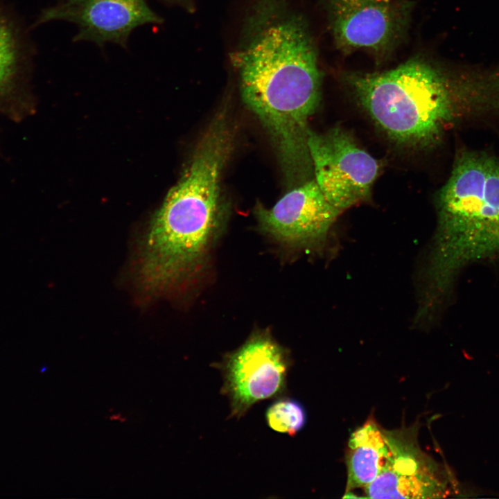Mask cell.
<instances>
[{
    "label": "cell",
    "instance_id": "cell-1",
    "mask_svg": "<svg viewBox=\"0 0 499 499\" xmlns=\"http://www.w3.org/2000/svg\"><path fill=\"white\" fill-rule=\"evenodd\" d=\"M342 78L377 129L398 146H437L471 100L486 96L497 78L461 72L417 56L380 72H345Z\"/></svg>",
    "mask_w": 499,
    "mask_h": 499
},
{
    "label": "cell",
    "instance_id": "cell-2",
    "mask_svg": "<svg viewBox=\"0 0 499 499\" xmlns=\"http://www.w3.org/2000/svg\"><path fill=\"white\" fill-rule=\"evenodd\" d=\"M231 151L219 137H202L156 212L137 266L138 281L148 294L172 290L204 261L220 228V177Z\"/></svg>",
    "mask_w": 499,
    "mask_h": 499
},
{
    "label": "cell",
    "instance_id": "cell-3",
    "mask_svg": "<svg viewBox=\"0 0 499 499\" xmlns=\"http://www.w3.org/2000/svg\"><path fill=\"white\" fill-rule=\"evenodd\" d=\"M437 226L419 272L418 306L437 312L466 266L499 255V159L457 156L436 199Z\"/></svg>",
    "mask_w": 499,
    "mask_h": 499
},
{
    "label": "cell",
    "instance_id": "cell-4",
    "mask_svg": "<svg viewBox=\"0 0 499 499\" xmlns=\"http://www.w3.org/2000/svg\"><path fill=\"white\" fill-rule=\"evenodd\" d=\"M315 180L327 200L341 213L369 200L380 170L378 161L345 129L308 131Z\"/></svg>",
    "mask_w": 499,
    "mask_h": 499
},
{
    "label": "cell",
    "instance_id": "cell-5",
    "mask_svg": "<svg viewBox=\"0 0 499 499\" xmlns=\"http://www.w3.org/2000/svg\"><path fill=\"white\" fill-rule=\"evenodd\" d=\"M290 365L288 351L266 333L254 334L227 354L219 367L231 416L240 418L255 403L284 394Z\"/></svg>",
    "mask_w": 499,
    "mask_h": 499
},
{
    "label": "cell",
    "instance_id": "cell-6",
    "mask_svg": "<svg viewBox=\"0 0 499 499\" xmlns=\"http://www.w3.org/2000/svg\"><path fill=\"white\" fill-rule=\"evenodd\" d=\"M417 423L383 428L389 455L376 479L364 488L370 498H440L448 495V471L419 446Z\"/></svg>",
    "mask_w": 499,
    "mask_h": 499
},
{
    "label": "cell",
    "instance_id": "cell-7",
    "mask_svg": "<svg viewBox=\"0 0 499 499\" xmlns=\"http://www.w3.org/2000/svg\"><path fill=\"white\" fill-rule=\"evenodd\" d=\"M411 5L404 0H330V18L340 50H365L381 56L405 33Z\"/></svg>",
    "mask_w": 499,
    "mask_h": 499
},
{
    "label": "cell",
    "instance_id": "cell-8",
    "mask_svg": "<svg viewBox=\"0 0 499 499\" xmlns=\"http://www.w3.org/2000/svg\"><path fill=\"white\" fill-rule=\"evenodd\" d=\"M255 213L261 229L277 240L313 248L326 241L341 212L311 178L295 186L272 207L257 205Z\"/></svg>",
    "mask_w": 499,
    "mask_h": 499
},
{
    "label": "cell",
    "instance_id": "cell-9",
    "mask_svg": "<svg viewBox=\"0 0 499 499\" xmlns=\"http://www.w3.org/2000/svg\"><path fill=\"white\" fill-rule=\"evenodd\" d=\"M64 20L77 25L75 41L125 45L131 32L146 24L161 23L146 0H67L44 11L40 22Z\"/></svg>",
    "mask_w": 499,
    "mask_h": 499
},
{
    "label": "cell",
    "instance_id": "cell-10",
    "mask_svg": "<svg viewBox=\"0 0 499 499\" xmlns=\"http://www.w3.org/2000/svg\"><path fill=\"white\" fill-rule=\"evenodd\" d=\"M389 455L383 428L370 419L350 436L346 455V492L365 488L381 473Z\"/></svg>",
    "mask_w": 499,
    "mask_h": 499
},
{
    "label": "cell",
    "instance_id": "cell-11",
    "mask_svg": "<svg viewBox=\"0 0 499 499\" xmlns=\"http://www.w3.org/2000/svg\"><path fill=\"white\" fill-rule=\"evenodd\" d=\"M265 418L273 430L294 436L304 426L306 411L297 401L281 398L273 402L267 409Z\"/></svg>",
    "mask_w": 499,
    "mask_h": 499
},
{
    "label": "cell",
    "instance_id": "cell-12",
    "mask_svg": "<svg viewBox=\"0 0 499 499\" xmlns=\"http://www.w3.org/2000/svg\"><path fill=\"white\" fill-rule=\"evenodd\" d=\"M17 62L15 40L8 24L0 17V95L9 89Z\"/></svg>",
    "mask_w": 499,
    "mask_h": 499
}]
</instances>
